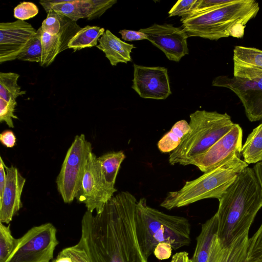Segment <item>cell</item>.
I'll return each mask as SVG.
<instances>
[{
  "label": "cell",
  "instance_id": "1",
  "mask_svg": "<svg viewBox=\"0 0 262 262\" xmlns=\"http://www.w3.org/2000/svg\"><path fill=\"white\" fill-rule=\"evenodd\" d=\"M137 202L131 193L121 191L99 213H84L76 245L84 250L90 262H148L136 233Z\"/></svg>",
  "mask_w": 262,
  "mask_h": 262
},
{
  "label": "cell",
  "instance_id": "2",
  "mask_svg": "<svg viewBox=\"0 0 262 262\" xmlns=\"http://www.w3.org/2000/svg\"><path fill=\"white\" fill-rule=\"evenodd\" d=\"M219 201L217 236L224 248L250 230L262 208V189L253 168L241 172Z\"/></svg>",
  "mask_w": 262,
  "mask_h": 262
},
{
  "label": "cell",
  "instance_id": "3",
  "mask_svg": "<svg viewBox=\"0 0 262 262\" xmlns=\"http://www.w3.org/2000/svg\"><path fill=\"white\" fill-rule=\"evenodd\" d=\"M259 10L255 1L233 0L221 7L182 17L181 21L189 37L212 40L229 36L242 38L246 24Z\"/></svg>",
  "mask_w": 262,
  "mask_h": 262
},
{
  "label": "cell",
  "instance_id": "4",
  "mask_svg": "<svg viewBox=\"0 0 262 262\" xmlns=\"http://www.w3.org/2000/svg\"><path fill=\"white\" fill-rule=\"evenodd\" d=\"M136 229L141 252L146 259L160 243L170 244L174 250L191 243V225L187 218L152 208L145 198H141L137 204Z\"/></svg>",
  "mask_w": 262,
  "mask_h": 262
},
{
  "label": "cell",
  "instance_id": "5",
  "mask_svg": "<svg viewBox=\"0 0 262 262\" xmlns=\"http://www.w3.org/2000/svg\"><path fill=\"white\" fill-rule=\"evenodd\" d=\"M189 118L190 131L169 155L168 161L172 165H190L194 158L207 151L235 124L227 113L216 111L197 110Z\"/></svg>",
  "mask_w": 262,
  "mask_h": 262
},
{
  "label": "cell",
  "instance_id": "6",
  "mask_svg": "<svg viewBox=\"0 0 262 262\" xmlns=\"http://www.w3.org/2000/svg\"><path fill=\"white\" fill-rule=\"evenodd\" d=\"M248 165L241 157H235L194 180L186 181L180 189L168 192L160 206L171 210L204 199L219 200Z\"/></svg>",
  "mask_w": 262,
  "mask_h": 262
},
{
  "label": "cell",
  "instance_id": "7",
  "mask_svg": "<svg viewBox=\"0 0 262 262\" xmlns=\"http://www.w3.org/2000/svg\"><path fill=\"white\" fill-rule=\"evenodd\" d=\"M212 85L228 89L239 98L251 122L262 119V69L234 63L233 76L215 77Z\"/></svg>",
  "mask_w": 262,
  "mask_h": 262
},
{
  "label": "cell",
  "instance_id": "8",
  "mask_svg": "<svg viewBox=\"0 0 262 262\" xmlns=\"http://www.w3.org/2000/svg\"><path fill=\"white\" fill-rule=\"evenodd\" d=\"M91 143L84 134L75 136L68 149L56 179L57 188L65 203L76 199L90 154Z\"/></svg>",
  "mask_w": 262,
  "mask_h": 262
},
{
  "label": "cell",
  "instance_id": "9",
  "mask_svg": "<svg viewBox=\"0 0 262 262\" xmlns=\"http://www.w3.org/2000/svg\"><path fill=\"white\" fill-rule=\"evenodd\" d=\"M58 244L57 229L52 223L34 226L17 238L5 262H50Z\"/></svg>",
  "mask_w": 262,
  "mask_h": 262
},
{
  "label": "cell",
  "instance_id": "10",
  "mask_svg": "<svg viewBox=\"0 0 262 262\" xmlns=\"http://www.w3.org/2000/svg\"><path fill=\"white\" fill-rule=\"evenodd\" d=\"M113 197L107 189L97 157L91 152L88 158L76 199L85 204L87 211L99 213Z\"/></svg>",
  "mask_w": 262,
  "mask_h": 262
},
{
  "label": "cell",
  "instance_id": "11",
  "mask_svg": "<svg viewBox=\"0 0 262 262\" xmlns=\"http://www.w3.org/2000/svg\"><path fill=\"white\" fill-rule=\"evenodd\" d=\"M243 129L235 123L233 127L207 151L196 157L190 165L197 167L202 172L213 169L228 161L242 155Z\"/></svg>",
  "mask_w": 262,
  "mask_h": 262
},
{
  "label": "cell",
  "instance_id": "12",
  "mask_svg": "<svg viewBox=\"0 0 262 262\" xmlns=\"http://www.w3.org/2000/svg\"><path fill=\"white\" fill-rule=\"evenodd\" d=\"M139 31L146 34L147 40L161 50L169 60L179 62L188 54L187 40L189 36L183 28L155 24Z\"/></svg>",
  "mask_w": 262,
  "mask_h": 262
},
{
  "label": "cell",
  "instance_id": "13",
  "mask_svg": "<svg viewBox=\"0 0 262 262\" xmlns=\"http://www.w3.org/2000/svg\"><path fill=\"white\" fill-rule=\"evenodd\" d=\"M132 88L143 98L166 99L171 94L167 69L134 63Z\"/></svg>",
  "mask_w": 262,
  "mask_h": 262
},
{
  "label": "cell",
  "instance_id": "14",
  "mask_svg": "<svg viewBox=\"0 0 262 262\" xmlns=\"http://www.w3.org/2000/svg\"><path fill=\"white\" fill-rule=\"evenodd\" d=\"M116 0H42L39 4L47 12L53 10L77 21L81 18L92 20L102 15Z\"/></svg>",
  "mask_w": 262,
  "mask_h": 262
},
{
  "label": "cell",
  "instance_id": "15",
  "mask_svg": "<svg viewBox=\"0 0 262 262\" xmlns=\"http://www.w3.org/2000/svg\"><path fill=\"white\" fill-rule=\"evenodd\" d=\"M36 33L26 21L1 23L0 63L16 59Z\"/></svg>",
  "mask_w": 262,
  "mask_h": 262
},
{
  "label": "cell",
  "instance_id": "16",
  "mask_svg": "<svg viewBox=\"0 0 262 262\" xmlns=\"http://www.w3.org/2000/svg\"><path fill=\"white\" fill-rule=\"evenodd\" d=\"M4 167L6 181L0 198V223L9 224L22 207L21 196L26 179L16 167H8L4 163Z\"/></svg>",
  "mask_w": 262,
  "mask_h": 262
},
{
  "label": "cell",
  "instance_id": "17",
  "mask_svg": "<svg viewBox=\"0 0 262 262\" xmlns=\"http://www.w3.org/2000/svg\"><path fill=\"white\" fill-rule=\"evenodd\" d=\"M81 28L73 21L63 15L60 32L56 35H51L42 31V59L40 66H50L60 52L69 49L68 44L71 39Z\"/></svg>",
  "mask_w": 262,
  "mask_h": 262
},
{
  "label": "cell",
  "instance_id": "18",
  "mask_svg": "<svg viewBox=\"0 0 262 262\" xmlns=\"http://www.w3.org/2000/svg\"><path fill=\"white\" fill-rule=\"evenodd\" d=\"M96 47L102 51L108 59L111 64L116 66L119 63H125L131 61L130 53L136 47L121 40L106 30L98 40Z\"/></svg>",
  "mask_w": 262,
  "mask_h": 262
},
{
  "label": "cell",
  "instance_id": "19",
  "mask_svg": "<svg viewBox=\"0 0 262 262\" xmlns=\"http://www.w3.org/2000/svg\"><path fill=\"white\" fill-rule=\"evenodd\" d=\"M218 227V220L215 213L202 225L190 262H207L214 238L217 234Z\"/></svg>",
  "mask_w": 262,
  "mask_h": 262
},
{
  "label": "cell",
  "instance_id": "20",
  "mask_svg": "<svg viewBox=\"0 0 262 262\" xmlns=\"http://www.w3.org/2000/svg\"><path fill=\"white\" fill-rule=\"evenodd\" d=\"M125 157L124 152L122 150L108 152L97 157L105 184L112 196H114V193L117 191L115 187L116 180Z\"/></svg>",
  "mask_w": 262,
  "mask_h": 262
},
{
  "label": "cell",
  "instance_id": "21",
  "mask_svg": "<svg viewBox=\"0 0 262 262\" xmlns=\"http://www.w3.org/2000/svg\"><path fill=\"white\" fill-rule=\"evenodd\" d=\"M190 129L189 123L185 120L177 121L158 141L159 150L163 153L172 152L180 145Z\"/></svg>",
  "mask_w": 262,
  "mask_h": 262
},
{
  "label": "cell",
  "instance_id": "22",
  "mask_svg": "<svg viewBox=\"0 0 262 262\" xmlns=\"http://www.w3.org/2000/svg\"><path fill=\"white\" fill-rule=\"evenodd\" d=\"M249 230L237 237L228 247L222 249L218 262H245L249 246Z\"/></svg>",
  "mask_w": 262,
  "mask_h": 262
},
{
  "label": "cell",
  "instance_id": "23",
  "mask_svg": "<svg viewBox=\"0 0 262 262\" xmlns=\"http://www.w3.org/2000/svg\"><path fill=\"white\" fill-rule=\"evenodd\" d=\"M242 155L248 165L262 161V122L248 135L242 146Z\"/></svg>",
  "mask_w": 262,
  "mask_h": 262
},
{
  "label": "cell",
  "instance_id": "24",
  "mask_svg": "<svg viewBox=\"0 0 262 262\" xmlns=\"http://www.w3.org/2000/svg\"><path fill=\"white\" fill-rule=\"evenodd\" d=\"M105 29L98 26H86L78 31L68 44V48L74 51L97 46Z\"/></svg>",
  "mask_w": 262,
  "mask_h": 262
},
{
  "label": "cell",
  "instance_id": "25",
  "mask_svg": "<svg viewBox=\"0 0 262 262\" xmlns=\"http://www.w3.org/2000/svg\"><path fill=\"white\" fill-rule=\"evenodd\" d=\"M233 63L262 69V50L237 46L233 49Z\"/></svg>",
  "mask_w": 262,
  "mask_h": 262
},
{
  "label": "cell",
  "instance_id": "26",
  "mask_svg": "<svg viewBox=\"0 0 262 262\" xmlns=\"http://www.w3.org/2000/svg\"><path fill=\"white\" fill-rule=\"evenodd\" d=\"M19 75L15 73H0V98L8 101L11 98L16 99L25 94L17 81Z\"/></svg>",
  "mask_w": 262,
  "mask_h": 262
},
{
  "label": "cell",
  "instance_id": "27",
  "mask_svg": "<svg viewBox=\"0 0 262 262\" xmlns=\"http://www.w3.org/2000/svg\"><path fill=\"white\" fill-rule=\"evenodd\" d=\"M41 27L37 30L36 34L31 39L27 46L18 56L17 59L32 62L40 63L42 59Z\"/></svg>",
  "mask_w": 262,
  "mask_h": 262
},
{
  "label": "cell",
  "instance_id": "28",
  "mask_svg": "<svg viewBox=\"0 0 262 262\" xmlns=\"http://www.w3.org/2000/svg\"><path fill=\"white\" fill-rule=\"evenodd\" d=\"M17 238L11 233L10 225L0 223V262H5L14 249Z\"/></svg>",
  "mask_w": 262,
  "mask_h": 262
},
{
  "label": "cell",
  "instance_id": "29",
  "mask_svg": "<svg viewBox=\"0 0 262 262\" xmlns=\"http://www.w3.org/2000/svg\"><path fill=\"white\" fill-rule=\"evenodd\" d=\"M47 13V17L42 21L40 27L43 32L56 35L60 31L63 15L53 10H49Z\"/></svg>",
  "mask_w": 262,
  "mask_h": 262
},
{
  "label": "cell",
  "instance_id": "30",
  "mask_svg": "<svg viewBox=\"0 0 262 262\" xmlns=\"http://www.w3.org/2000/svg\"><path fill=\"white\" fill-rule=\"evenodd\" d=\"M17 105L16 99L11 98L7 101L0 98V122H5L11 128H14L13 119H18L14 114L15 108Z\"/></svg>",
  "mask_w": 262,
  "mask_h": 262
},
{
  "label": "cell",
  "instance_id": "31",
  "mask_svg": "<svg viewBox=\"0 0 262 262\" xmlns=\"http://www.w3.org/2000/svg\"><path fill=\"white\" fill-rule=\"evenodd\" d=\"M38 13L37 6L29 2L19 4L14 9V16L18 20L25 21L33 18Z\"/></svg>",
  "mask_w": 262,
  "mask_h": 262
},
{
  "label": "cell",
  "instance_id": "32",
  "mask_svg": "<svg viewBox=\"0 0 262 262\" xmlns=\"http://www.w3.org/2000/svg\"><path fill=\"white\" fill-rule=\"evenodd\" d=\"M262 256V223L250 237L248 254L247 259L258 258Z\"/></svg>",
  "mask_w": 262,
  "mask_h": 262
},
{
  "label": "cell",
  "instance_id": "33",
  "mask_svg": "<svg viewBox=\"0 0 262 262\" xmlns=\"http://www.w3.org/2000/svg\"><path fill=\"white\" fill-rule=\"evenodd\" d=\"M57 257H67L72 262H90L84 250L76 244L63 249Z\"/></svg>",
  "mask_w": 262,
  "mask_h": 262
},
{
  "label": "cell",
  "instance_id": "34",
  "mask_svg": "<svg viewBox=\"0 0 262 262\" xmlns=\"http://www.w3.org/2000/svg\"><path fill=\"white\" fill-rule=\"evenodd\" d=\"M198 0L178 1L168 12L169 17H184L189 15L193 10Z\"/></svg>",
  "mask_w": 262,
  "mask_h": 262
},
{
  "label": "cell",
  "instance_id": "35",
  "mask_svg": "<svg viewBox=\"0 0 262 262\" xmlns=\"http://www.w3.org/2000/svg\"><path fill=\"white\" fill-rule=\"evenodd\" d=\"M232 1L233 0H198L193 10L188 15L221 7Z\"/></svg>",
  "mask_w": 262,
  "mask_h": 262
},
{
  "label": "cell",
  "instance_id": "36",
  "mask_svg": "<svg viewBox=\"0 0 262 262\" xmlns=\"http://www.w3.org/2000/svg\"><path fill=\"white\" fill-rule=\"evenodd\" d=\"M172 250L170 244L162 242L156 245L153 253L158 259L164 260L168 259L170 257Z\"/></svg>",
  "mask_w": 262,
  "mask_h": 262
},
{
  "label": "cell",
  "instance_id": "37",
  "mask_svg": "<svg viewBox=\"0 0 262 262\" xmlns=\"http://www.w3.org/2000/svg\"><path fill=\"white\" fill-rule=\"evenodd\" d=\"M122 38L125 41H137L147 39V35L140 31H133L123 29L119 31Z\"/></svg>",
  "mask_w": 262,
  "mask_h": 262
},
{
  "label": "cell",
  "instance_id": "38",
  "mask_svg": "<svg viewBox=\"0 0 262 262\" xmlns=\"http://www.w3.org/2000/svg\"><path fill=\"white\" fill-rule=\"evenodd\" d=\"M223 248L221 245L217 235L214 238L210 254L207 262H218L222 254Z\"/></svg>",
  "mask_w": 262,
  "mask_h": 262
},
{
  "label": "cell",
  "instance_id": "39",
  "mask_svg": "<svg viewBox=\"0 0 262 262\" xmlns=\"http://www.w3.org/2000/svg\"><path fill=\"white\" fill-rule=\"evenodd\" d=\"M16 137L13 132L6 130L0 134V141L2 144L7 147L12 148L16 143Z\"/></svg>",
  "mask_w": 262,
  "mask_h": 262
},
{
  "label": "cell",
  "instance_id": "40",
  "mask_svg": "<svg viewBox=\"0 0 262 262\" xmlns=\"http://www.w3.org/2000/svg\"><path fill=\"white\" fill-rule=\"evenodd\" d=\"M6 181V171L4 167V162L0 157V198L2 197Z\"/></svg>",
  "mask_w": 262,
  "mask_h": 262
},
{
  "label": "cell",
  "instance_id": "41",
  "mask_svg": "<svg viewBox=\"0 0 262 262\" xmlns=\"http://www.w3.org/2000/svg\"><path fill=\"white\" fill-rule=\"evenodd\" d=\"M173 262H190L188 253L186 251H181L174 254L171 258Z\"/></svg>",
  "mask_w": 262,
  "mask_h": 262
},
{
  "label": "cell",
  "instance_id": "42",
  "mask_svg": "<svg viewBox=\"0 0 262 262\" xmlns=\"http://www.w3.org/2000/svg\"><path fill=\"white\" fill-rule=\"evenodd\" d=\"M262 189V161L256 163L253 167Z\"/></svg>",
  "mask_w": 262,
  "mask_h": 262
},
{
  "label": "cell",
  "instance_id": "43",
  "mask_svg": "<svg viewBox=\"0 0 262 262\" xmlns=\"http://www.w3.org/2000/svg\"><path fill=\"white\" fill-rule=\"evenodd\" d=\"M245 262H262V256L258 258L246 259Z\"/></svg>",
  "mask_w": 262,
  "mask_h": 262
},
{
  "label": "cell",
  "instance_id": "44",
  "mask_svg": "<svg viewBox=\"0 0 262 262\" xmlns=\"http://www.w3.org/2000/svg\"><path fill=\"white\" fill-rule=\"evenodd\" d=\"M169 262H173V261L171 259V260Z\"/></svg>",
  "mask_w": 262,
  "mask_h": 262
}]
</instances>
